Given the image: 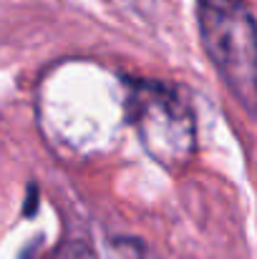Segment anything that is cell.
Here are the masks:
<instances>
[{"mask_svg":"<svg viewBox=\"0 0 257 259\" xmlns=\"http://www.w3.org/2000/svg\"><path fill=\"white\" fill-rule=\"evenodd\" d=\"M202 48L230 96L257 113V30L247 0H197Z\"/></svg>","mask_w":257,"mask_h":259,"instance_id":"1","label":"cell"},{"mask_svg":"<svg viewBox=\"0 0 257 259\" xmlns=\"http://www.w3.org/2000/svg\"><path fill=\"white\" fill-rule=\"evenodd\" d=\"M126 118L144 151L167 171H181L197 151V118L189 101L159 81H131Z\"/></svg>","mask_w":257,"mask_h":259,"instance_id":"2","label":"cell"},{"mask_svg":"<svg viewBox=\"0 0 257 259\" xmlns=\"http://www.w3.org/2000/svg\"><path fill=\"white\" fill-rule=\"evenodd\" d=\"M108 254L111 259H159L144 242L134 237H116L108 242Z\"/></svg>","mask_w":257,"mask_h":259,"instance_id":"3","label":"cell"},{"mask_svg":"<svg viewBox=\"0 0 257 259\" xmlns=\"http://www.w3.org/2000/svg\"><path fill=\"white\" fill-rule=\"evenodd\" d=\"M56 259H98V257H96L93 247L86 239H68L56 252Z\"/></svg>","mask_w":257,"mask_h":259,"instance_id":"4","label":"cell"}]
</instances>
